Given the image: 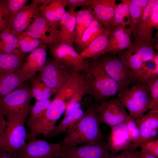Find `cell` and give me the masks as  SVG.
<instances>
[{
  "mask_svg": "<svg viewBox=\"0 0 158 158\" xmlns=\"http://www.w3.org/2000/svg\"><path fill=\"white\" fill-rule=\"evenodd\" d=\"M61 149L60 143H51L36 138L29 140L12 156L14 158H58Z\"/></svg>",
  "mask_w": 158,
  "mask_h": 158,
  "instance_id": "obj_14",
  "label": "cell"
},
{
  "mask_svg": "<svg viewBox=\"0 0 158 158\" xmlns=\"http://www.w3.org/2000/svg\"><path fill=\"white\" fill-rule=\"evenodd\" d=\"M139 152L136 150L132 151L126 150L117 155L111 156L110 158H138Z\"/></svg>",
  "mask_w": 158,
  "mask_h": 158,
  "instance_id": "obj_44",
  "label": "cell"
},
{
  "mask_svg": "<svg viewBox=\"0 0 158 158\" xmlns=\"http://www.w3.org/2000/svg\"><path fill=\"white\" fill-rule=\"evenodd\" d=\"M33 98L30 87L23 85L0 99V109L7 119L28 117Z\"/></svg>",
  "mask_w": 158,
  "mask_h": 158,
  "instance_id": "obj_4",
  "label": "cell"
},
{
  "mask_svg": "<svg viewBox=\"0 0 158 158\" xmlns=\"http://www.w3.org/2000/svg\"><path fill=\"white\" fill-rule=\"evenodd\" d=\"M115 0H91L90 8L93 10L96 18L107 29L113 28Z\"/></svg>",
  "mask_w": 158,
  "mask_h": 158,
  "instance_id": "obj_21",
  "label": "cell"
},
{
  "mask_svg": "<svg viewBox=\"0 0 158 158\" xmlns=\"http://www.w3.org/2000/svg\"><path fill=\"white\" fill-rule=\"evenodd\" d=\"M27 117L24 116L6 120L3 150L12 156L20 150L26 142L28 133L25 123Z\"/></svg>",
  "mask_w": 158,
  "mask_h": 158,
  "instance_id": "obj_10",
  "label": "cell"
},
{
  "mask_svg": "<svg viewBox=\"0 0 158 158\" xmlns=\"http://www.w3.org/2000/svg\"><path fill=\"white\" fill-rule=\"evenodd\" d=\"M135 77L137 82L146 84L143 71L144 63L153 60L158 53L151 45H133L130 48L118 53Z\"/></svg>",
  "mask_w": 158,
  "mask_h": 158,
  "instance_id": "obj_5",
  "label": "cell"
},
{
  "mask_svg": "<svg viewBox=\"0 0 158 158\" xmlns=\"http://www.w3.org/2000/svg\"><path fill=\"white\" fill-rule=\"evenodd\" d=\"M111 29H107L83 50L80 54L81 57L83 59H95L106 53L108 39Z\"/></svg>",
  "mask_w": 158,
  "mask_h": 158,
  "instance_id": "obj_25",
  "label": "cell"
},
{
  "mask_svg": "<svg viewBox=\"0 0 158 158\" xmlns=\"http://www.w3.org/2000/svg\"><path fill=\"white\" fill-rule=\"evenodd\" d=\"M66 102L55 96L42 117L30 129L27 140L36 139L39 135H47L55 126L57 120L64 112Z\"/></svg>",
  "mask_w": 158,
  "mask_h": 158,
  "instance_id": "obj_9",
  "label": "cell"
},
{
  "mask_svg": "<svg viewBox=\"0 0 158 158\" xmlns=\"http://www.w3.org/2000/svg\"><path fill=\"white\" fill-rule=\"evenodd\" d=\"M131 0H122L116 4L115 11L113 28L117 26L129 25L130 16L129 6Z\"/></svg>",
  "mask_w": 158,
  "mask_h": 158,
  "instance_id": "obj_32",
  "label": "cell"
},
{
  "mask_svg": "<svg viewBox=\"0 0 158 158\" xmlns=\"http://www.w3.org/2000/svg\"><path fill=\"white\" fill-rule=\"evenodd\" d=\"M72 73L54 59H47L38 77L49 88L52 95L60 88Z\"/></svg>",
  "mask_w": 158,
  "mask_h": 158,
  "instance_id": "obj_12",
  "label": "cell"
},
{
  "mask_svg": "<svg viewBox=\"0 0 158 158\" xmlns=\"http://www.w3.org/2000/svg\"><path fill=\"white\" fill-rule=\"evenodd\" d=\"M138 158H158L145 150L141 149L140 151H139Z\"/></svg>",
  "mask_w": 158,
  "mask_h": 158,
  "instance_id": "obj_46",
  "label": "cell"
},
{
  "mask_svg": "<svg viewBox=\"0 0 158 158\" xmlns=\"http://www.w3.org/2000/svg\"><path fill=\"white\" fill-rule=\"evenodd\" d=\"M6 126V122L0 123V151L3 149L4 145V132Z\"/></svg>",
  "mask_w": 158,
  "mask_h": 158,
  "instance_id": "obj_45",
  "label": "cell"
},
{
  "mask_svg": "<svg viewBox=\"0 0 158 158\" xmlns=\"http://www.w3.org/2000/svg\"><path fill=\"white\" fill-rule=\"evenodd\" d=\"M58 157L60 158H110L107 143L100 141L85 143L78 146L62 144Z\"/></svg>",
  "mask_w": 158,
  "mask_h": 158,
  "instance_id": "obj_11",
  "label": "cell"
},
{
  "mask_svg": "<svg viewBox=\"0 0 158 158\" xmlns=\"http://www.w3.org/2000/svg\"><path fill=\"white\" fill-rule=\"evenodd\" d=\"M30 79V89L33 97L36 101H43L49 99L52 95L49 88L38 77H33Z\"/></svg>",
  "mask_w": 158,
  "mask_h": 158,
  "instance_id": "obj_34",
  "label": "cell"
},
{
  "mask_svg": "<svg viewBox=\"0 0 158 158\" xmlns=\"http://www.w3.org/2000/svg\"><path fill=\"white\" fill-rule=\"evenodd\" d=\"M151 154L158 157V139L152 140L147 141L140 147Z\"/></svg>",
  "mask_w": 158,
  "mask_h": 158,
  "instance_id": "obj_42",
  "label": "cell"
},
{
  "mask_svg": "<svg viewBox=\"0 0 158 158\" xmlns=\"http://www.w3.org/2000/svg\"><path fill=\"white\" fill-rule=\"evenodd\" d=\"M51 102L50 99L43 101H35L32 106L26 120L30 130L42 117Z\"/></svg>",
  "mask_w": 158,
  "mask_h": 158,
  "instance_id": "obj_33",
  "label": "cell"
},
{
  "mask_svg": "<svg viewBox=\"0 0 158 158\" xmlns=\"http://www.w3.org/2000/svg\"><path fill=\"white\" fill-rule=\"evenodd\" d=\"M91 2V0H66L65 6L68 7V11L74 12L78 7L85 6L90 8Z\"/></svg>",
  "mask_w": 158,
  "mask_h": 158,
  "instance_id": "obj_43",
  "label": "cell"
},
{
  "mask_svg": "<svg viewBox=\"0 0 158 158\" xmlns=\"http://www.w3.org/2000/svg\"><path fill=\"white\" fill-rule=\"evenodd\" d=\"M89 62L90 69L85 72L84 84L85 94L99 103L118 93L116 83L106 72L99 59Z\"/></svg>",
  "mask_w": 158,
  "mask_h": 158,
  "instance_id": "obj_2",
  "label": "cell"
},
{
  "mask_svg": "<svg viewBox=\"0 0 158 158\" xmlns=\"http://www.w3.org/2000/svg\"><path fill=\"white\" fill-rule=\"evenodd\" d=\"M25 59V54L17 49L9 53H0V75L18 71Z\"/></svg>",
  "mask_w": 158,
  "mask_h": 158,
  "instance_id": "obj_24",
  "label": "cell"
},
{
  "mask_svg": "<svg viewBox=\"0 0 158 158\" xmlns=\"http://www.w3.org/2000/svg\"><path fill=\"white\" fill-rule=\"evenodd\" d=\"M111 131L107 143L111 156L118 152L130 150L132 143L130 139L126 121L111 127Z\"/></svg>",
  "mask_w": 158,
  "mask_h": 158,
  "instance_id": "obj_19",
  "label": "cell"
},
{
  "mask_svg": "<svg viewBox=\"0 0 158 158\" xmlns=\"http://www.w3.org/2000/svg\"><path fill=\"white\" fill-rule=\"evenodd\" d=\"M84 73H73L54 94L55 96L64 100L66 103L84 82L85 78Z\"/></svg>",
  "mask_w": 158,
  "mask_h": 158,
  "instance_id": "obj_26",
  "label": "cell"
},
{
  "mask_svg": "<svg viewBox=\"0 0 158 158\" xmlns=\"http://www.w3.org/2000/svg\"><path fill=\"white\" fill-rule=\"evenodd\" d=\"M84 113L83 109L81 108L74 113L64 117L61 123L55 126L44 138H51L62 133L67 132L82 117Z\"/></svg>",
  "mask_w": 158,
  "mask_h": 158,
  "instance_id": "obj_30",
  "label": "cell"
},
{
  "mask_svg": "<svg viewBox=\"0 0 158 158\" xmlns=\"http://www.w3.org/2000/svg\"><path fill=\"white\" fill-rule=\"evenodd\" d=\"M131 34L126 26L112 28L108 37L107 53H118L132 46L130 37Z\"/></svg>",
  "mask_w": 158,
  "mask_h": 158,
  "instance_id": "obj_20",
  "label": "cell"
},
{
  "mask_svg": "<svg viewBox=\"0 0 158 158\" xmlns=\"http://www.w3.org/2000/svg\"><path fill=\"white\" fill-rule=\"evenodd\" d=\"M10 14L7 0H2L0 3V33L8 27Z\"/></svg>",
  "mask_w": 158,
  "mask_h": 158,
  "instance_id": "obj_39",
  "label": "cell"
},
{
  "mask_svg": "<svg viewBox=\"0 0 158 158\" xmlns=\"http://www.w3.org/2000/svg\"><path fill=\"white\" fill-rule=\"evenodd\" d=\"M6 122L5 116L0 109V123H5Z\"/></svg>",
  "mask_w": 158,
  "mask_h": 158,
  "instance_id": "obj_48",
  "label": "cell"
},
{
  "mask_svg": "<svg viewBox=\"0 0 158 158\" xmlns=\"http://www.w3.org/2000/svg\"><path fill=\"white\" fill-rule=\"evenodd\" d=\"M50 53L54 59L72 73L88 72L89 62L83 59L74 47L66 44H47Z\"/></svg>",
  "mask_w": 158,
  "mask_h": 158,
  "instance_id": "obj_8",
  "label": "cell"
},
{
  "mask_svg": "<svg viewBox=\"0 0 158 158\" xmlns=\"http://www.w3.org/2000/svg\"><path fill=\"white\" fill-rule=\"evenodd\" d=\"M0 158H14L9 153L1 150L0 151Z\"/></svg>",
  "mask_w": 158,
  "mask_h": 158,
  "instance_id": "obj_47",
  "label": "cell"
},
{
  "mask_svg": "<svg viewBox=\"0 0 158 158\" xmlns=\"http://www.w3.org/2000/svg\"><path fill=\"white\" fill-rule=\"evenodd\" d=\"M77 11H66L61 18L58 29L60 43L74 46Z\"/></svg>",
  "mask_w": 158,
  "mask_h": 158,
  "instance_id": "obj_22",
  "label": "cell"
},
{
  "mask_svg": "<svg viewBox=\"0 0 158 158\" xmlns=\"http://www.w3.org/2000/svg\"><path fill=\"white\" fill-rule=\"evenodd\" d=\"M17 36L11 32L9 27L6 28L0 33V53H11L17 49Z\"/></svg>",
  "mask_w": 158,
  "mask_h": 158,
  "instance_id": "obj_35",
  "label": "cell"
},
{
  "mask_svg": "<svg viewBox=\"0 0 158 158\" xmlns=\"http://www.w3.org/2000/svg\"><path fill=\"white\" fill-rule=\"evenodd\" d=\"M147 83L150 90L154 108H158V76L149 78Z\"/></svg>",
  "mask_w": 158,
  "mask_h": 158,
  "instance_id": "obj_41",
  "label": "cell"
},
{
  "mask_svg": "<svg viewBox=\"0 0 158 158\" xmlns=\"http://www.w3.org/2000/svg\"><path fill=\"white\" fill-rule=\"evenodd\" d=\"M148 1L149 0H130L129 6L130 21L128 28L132 33L139 23Z\"/></svg>",
  "mask_w": 158,
  "mask_h": 158,
  "instance_id": "obj_31",
  "label": "cell"
},
{
  "mask_svg": "<svg viewBox=\"0 0 158 158\" xmlns=\"http://www.w3.org/2000/svg\"><path fill=\"white\" fill-rule=\"evenodd\" d=\"M95 103L101 123L110 127L125 122L129 116L118 97Z\"/></svg>",
  "mask_w": 158,
  "mask_h": 158,
  "instance_id": "obj_13",
  "label": "cell"
},
{
  "mask_svg": "<svg viewBox=\"0 0 158 158\" xmlns=\"http://www.w3.org/2000/svg\"><path fill=\"white\" fill-rule=\"evenodd\" d=\"M84 82L66 103L64 117L74 113L81 108L80 102L84 95L85 94Z\"/></svg>",
  "mask_w": 158,
  "mask_h": 158,
  "instance_id": "obj_37",
  "label": "cell"
},
{
  "mask_svg": "<svg viewBox=\"0 0 158 158\" xmlns=\"http://www.w3.org/2000/svg\"><path fill=\"white\" fill-rule=\"evenodd\" d=\"M66 0H49L46 3L40 6L41 14L56 28L66 12Z\"/></svg>",
  "mask_w": 158,
  "mask_h": 158,
  "instance_id": "obj_23",
  "label": "cell"
},
{
  "mask_svg": "<svg viewBox=\"0 0 158 158\" xmlns=\"http://www.w3.org/2000/svg\"><path fill=\"white\" fill-rule=\"evenodd\" d=\"M24 32L32 37L42 41L45 44L60 43L59 31L40 13Z\"/></svg>",
  "mask_w": 158,
  "mask_h": 158,
  "instance_id": "obj_15",
  "label": "cell"
},
{
  "mask_svg": "<svg viewBox=\"0 0 158 158\" xmlns=\"http://www.w3.org/2000/svg\"><path fill=\"white\" fill-rule=\"evenodd\" d=\"M17 37V49L24 54L31 52L42 45L45 44L42 41L32 37L24 32Z\"/></svg>",
  "mask_w": 158,
  "mask_h": 158,
  "instance_id": "obj_36",
  "label": "cell"
},
{
  "mask_svg": "<svg viewBox=\"0 0 158 158\" xmlns=\"http://www.w3.org/2000/svg\"><path fill=\"white\" fill-rule=\"evenodd\" d=\"M102 55L99 59L106 72L117 84L118 94L127 90L130 85L136 83L133 74L119 55L104 54Z\"/></svg>",
  "mask_w": 158,
  "mask_h": 158,
  "instance_id": "obj_7",
  "label": "cell"
},
{
  "mask_svg": "<svg viewBox=\"0 0 158 158\" xmlns=\"http://www.w3.org/2000/svg\"><path fill=\"white\" fill-rule=\"evenodd\" d=\"M129 115L135 119L143 116L148 109L154 108L150 90L148 85L136 82L118 96Z\"/></svg>",
  "mask_w": 158,
  "mask_h": 158,
  "instance_id": "obj_3",
  "label": "cell"
},
{
  "mask_svg": "<svg viewBox=\"0 0 158 158\" xmlns=\"http://www.w3.org/2000/svg\"><path fill=\"white\" fill-rule=\"evenodd\" d=\"M1 0H0V3L1 2Z\"/></svg>",
  "mask_w": 158,
  "mask_h": 158,
  "instance_id": "obj_49",
  "label": "cell"
},
{
  "mask_svg": "<svg viewBox=\"0 0 158 158\" xmlns=\"http://www.w3.org/2000/svg\"><path fill=\"white\" fill-rule=\"evenodd\" d=\"M101 123L95 103L88 105L82 117L70 128L60 143L68 146L104 141L100 128Z\"/></svg>",
  "mask_w": 158,
  "mask_h": 158,
  "instance_id": "obj_1",
  "label": "cell"
},
{
  "mask_svg": "<svg viewBox=\"0 0 158 158\" xmlns=\"http://www.w3.org/2000/svg\"><path fill=\"white\" fill-rule=\"evenodd\" d=\"M126 123L129 135L132 143V146L137 143L139 139L140 136L139 129L135 119L130 116L129 115L126 121Z\"/></svg>",
  "mask_w": 158,
  "mask_h": 158,
  "instance_id": "obj_38",
  "label": "cell"
},
{
  "mask_svg": "<svg viewBox=\"0 0 158 158\" xmlns=\"http://www.w3.org/2000/svg\"><path fill=\"white\" fill-rule=\"evenodd\" d=\"M158 27V0H149L142 16L131 35L134 45H151L154 47V29Z\"/></svg>",
  "mask_w": 158,
  "mask_h": 158,
  "instance_id": "obj_6",
  "label": "cell"
},
{
  "mask_svg": "<svg viewBox=\"0 0 158 158\" xmlns=\"http://www.w3.org/2000/svg\"><path fill=\"white\" fill-rule=\"evenodd\" d=\"M95 16L90 8H84L77 11L76 18L74 43L78 45L85 30L89 26Z\"/></svg>",
  "mask_w": 158,
  "mask_h": 158,
  "instance_id": "obj_27",
  "label": "cell"
},
{
  "mask_svg": "<svg viewBox=\"0 0 158 158\" xmlns=\"http://www.w3.org/2000/svg\"><path fill=\"white\" fill-rule=\"evenodd\" d=\"M39 8L40 6L32 1L23 6L9 25L11 33L17 36L27 29L40 14Z\"/></svg>",
  "mask_w": 158,
  "mask_h": 158,
  "instance_id": "obj_18",
  "label": "cell"
},
{
  "mask_svg": "<svg viewBox=\"0 0 158 158\" xmlns=\"http://www.w3.org/2000/svg\"><path fill=\"white\" fill-rule=\"evenodd\" d=\"M10 14L9 25L20 9L28 2V0H7ZM8 26V27H9Z\"/></svg>",
  "mask_w": 158,
  "mask_h": 158,
  "instance_id": "obj_40",
  "label": "cell"
},
{
  "mask_svg": "<svg viewBox=\"0 0 158 158\" xmlns=\"http://www.w3.org/2000/svg\"><path fill=\"white\" fill-rule=\"evenodd\" d=\"M23 83L18 71L0 75V99L22 85Z\"/></svg>",
  "mask_w": 158,
  "mask_h": 158,
  "instance_id": "obj_28",
  "label": "cell"
},
{
  "mask_svg": "<svg viewBox=\"0 0 158 158\" xmlns=\"http://www.w3.org/2000/svg\"><path fill=\"white\" fill-rule=\"evenodd\" d=\"M47 45L44 44L31 52L18 72L23 82L30 79L43 68L47 60Z\"/></svg>",
  "mask_w": 158,
  "mask_h": 158,
  "instance_id": "obj_17",
  "label": "cell"
},
{
  "mask_svg": "<svg viewBox=\"0 0 158 158\" xmlns=\"http://www.w3.org/2000/svg\"><path fill=\"white\" fill-rule=\"evenodd\" d=\"M145 116L135 119L140 131L139 139L129 150L136 149L142 144L148 141L158 138V108L150 109Z\"/></svg>",
  "mask_w": 158,
  "mask_h": 158,
  "instance_id": "obj_16",
  "label": "cell"
},
{
  "mask_svg": "<svg viewBox=\"0 0 158 158\" xmlns=\"http://www.w3.org/2000/svg\"><path fill=\"white\" fill-rule=\"evenodd\" d=\"M107 30L95 17L91 23L84 31L78 46L82 51Z\"/></svg>",
  "mask_w": 158,
  "mask_h": 158,
  "instance_id": "obj_29",
  "label": "cell"
}]
</instances>
